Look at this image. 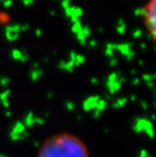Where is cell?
I'll list each match as a JSON object with an SVG mask.
<instances>
[{"instance_id": "1", "label": "cell", "mask_w": 156, "mask_h": 157, "mask_svg": "<svg viewBox=\"0 0 156 157\" xmlns=\"http://www.w3.org/2000/svg\"><path fill=\"white\" fill-rule=\"evenodd\" d=\"M38 157H89V154L78 137L62 133L48 138L41 145Z\"/></svg>"}, {"instance_id": "4", "label": "cell", "mask_w": 156, "mask_h": 157, "mask_svg": "<svg viewBox=\"0 0 156 157\" xmlns=\"http://www.w3.org/2000/svg\"><path fill=\"white\" fill-rule=\"evenodd\" d=\"M98 102H100V97L97 96H90L85 100L83 105H84V109L85 111H89L90 109H93L97 105Z\"/></svg>"}, {"instance_id": "2", "label": "cell", "mask_w": 156, "mask_h": 157, "mask_svg": "<svg viewBox=\"0 0 156 157\" xmlns=\"http://www.w3.org/2000/svg\"><path fill=\"white\" fill-rule=\"evenodd\" d=\"M141 15L146 29L156 44V0H148L145 3Z\"/></svg>"}, {"instance_id": "6", "label": "cell", "mask_w": 156, "mask_h": 157, "mask_svg": "<svg viewBox=\"0 0 156 157\" xmlns=\"http://www.w3.org/2000/svg\"><path fill=\"white\" fill-rule=\"evenodd\" d=\"M126 100H127L126 98H121V99H119L116 102V103H118V105H116V106H122V105H125V102H126Z\"/></svg>"}, {"instance_id": "7", "label": "cell", "mask_w": 156, "mask_h": 157, "mask_svg": "<svg viewBox=\"0 0 156 157\" xmlns=\"http://www.w3.org/2000/svg\"><path fill=\"white\" fill-rule=\"evenodd\" d=\"M140 157H148L147 152H146V151H142L141 152V156H140Z\"/></svg>"}, {"instance_id": "5", "label": "cell", "mask_w": 156, "mask_h": 157, "mask_svg": "<svg viewBox=\"0 0 156 157\" xmlns=\"http://www.w3.org/2000/svg\"><path fill=\"white\" fill-rule=\"evenodd\" d=\"M96 108H97V109H98V112L103 111V109L104 108H106V102H104V100L100 99V102H98Z\"/></svg>"}, {"instance_id": "3", "label": "cell", "mask_w": 156, "mask_h": 157, "mask_svg": "<svg viewBox=\"0 0 156 157\" xmlns=\"http://www.w3.org/2000/svg\"><path fill=\"white\" fill-rule=\"evenodd\" d=\"M135 130L138 131V132L144 130V131L147 132L149 135H150V137H152V135H153L152 124L149 121H146V120H139V121H137V124L135 126Z\"/></svg>"}]
</instances>
